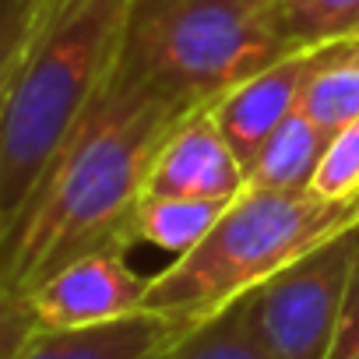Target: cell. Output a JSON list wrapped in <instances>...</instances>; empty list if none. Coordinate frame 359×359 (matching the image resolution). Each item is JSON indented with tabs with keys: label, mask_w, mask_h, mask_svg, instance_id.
I'll return each instance as SVG.
<instances>
[{
	"label": "cell",
	"mask_w": 359,
	"mask_h": 359,
	"mask_svg": "<svg viewBox=\"0 0 359 359\" xmlns=\"http://www.w3.org/2000/svg\"><path fill=\"white\" fill-rule=\"evenodd\" d=\"M271 15L296 50L359 36V0H271Z\"/></svg>",
	"instance_id": "obj_14"
},
{
	"label": "cell",
	"mask_w": 359,
	"mask_h": 359,
	"mask_svg": "<svg viewBox=\"0 0 359 359\" xmlns=\"http://www.w3.org/2000/svg\"><path fill=\"white\" fill-rule=\"evenodd\" d=\"M296 53L271 0H134L120 64L208 109L240 81Z\"/></svg>",
	"instance_id": "obj_4"
},
{
	"label": "cell",
	"mask_w": 359,
	"mask_h": 359,
	"mask_svg": "<svg viewBox=\"0 0 359 359\" xmlns=\"http://www.w3.org/2000/svg\"><path fill=\"white\" fill-rule=\"evenodd\" d=\"M134 0H57L0 99V226L109 81Z\"/></svg>",
	"instance_id": "obj_2"
},
{
	"label": "cell",
	"mask_w": 359,
	"mask_h": 359,
	"mask_svg": "<svg viewBox=\"0 0 359 359\" xmlns=\"http://www.w3.org/2000/svg\"><path fill=\"white\" fill-rule=\"evenodd\" d=\"M355 222L359 198L331 201L310 187H243V194L226 205L215 229L194 250L172 257L151 275L144 310H155L191 331Z\"/></svg>",
	"instance_id": "obj_3"
},
{
	"label": "cell",
	"mask_w": 359,
	"mask_h": 359,
	"mask_svg": "<svg viewBox=\"0 0 359 359\" xmlns=\"http://www.w3.org/2000/svg\"><path fill=\"white\" fill-rule=\"evenodd\" d=\"M247 187V169L208 109L180 120L158 144L141 194H180L233 201Z\"/></svg>",
	"instance_id": "obj_7"
},
{
	"label": "cell",
	"mask_w": 359,
	"mask_h": 359,
	"mask_svg": "<svg viewBox=\"0 0 359 359\" xmlns=\"http://www.w3.org/2000/svg\"><path fill=\"white\" fill-rule=\"evenodd\" d=\"M226 205L229 201L180 198V194H141V201L127 222V243L180 257V254L194 250L215 229Z\"/></svg>",
	"instance_id": "obj_10"
},
{
	"label": "cell",
	"mask_w": 359,
	"mask_h": 359,
	"mask_svg": "<svg viewBox=\"0 0 359 359\" xmlns=\"http://www.w3.org/2000/svg\"><path fill=\"white\" fill-rule=\"evenodd\" d=\"M327 130L317 127L299 109L289 113L271 137L257 148V155L247 165V187L250 191H303L320 165V155L327 148Z\"/></svg>",
	"instance_id": "obj_11"
},
{
	"label": "cell",
	"mask_w": 359,
	"mask_h": 359,
	"mask_svg": "<svg viewBox=\"0 0 359 359\" xmlns=\"http://www.w3.org/2000/svg\"><path fill=\"white\" fill-rule=\"evenodd\" d=\"M296 109L327 134L359 116V36L313 46Z\"/></svg>",
	"instance_id": "obj_12"
},
{
	"label": "cell",
	"mask_w": 359,
	"mask_h": 359,
	"mask_svg": "<svg viewBox=\"0 0 359 359\" xmlns=\"http://www.w3.org/2000/svg\"><path fill=\"white\" fill-rule=\"evenodd\" d=\"M53 4L57 0H0V99L11 88Z\"/></svg>",
	"instance_id": "obj_15"
},
{
	"label": "cell",
	"mask_w": 359,
	"mask_h": 359,
	"mask_svg": "<svg viewBox=\"0 0 359 359\" xmlns=\"http://www.w3.org/2000/svg\"><path fill=\"white\" fill-rule=\"evenodd\" d=\"M355 271L359 222L247 292L236 306L275 359H327Z\"/></svg>",
	"instance_id": "obj_5"
},
{
	"label": "cell",
	"mask_w": 359,
	"mask_h": 359,
	"mask_svg": "<svg viewBox=\"0 0 359 359\" xmlns=\"http://www.w3.org/2000/svg\"><path fill=\"white\" fill-rule=\"evenodd\" d=\"M310 191H317L331 201L359 198V116H352L327 137L320 165L310 180Z\"/></svg>",
	"instance_id": "obj_16"
},
{
	"label": "cell",
	"mask_w": 359,
	"mask_h": 359,
	"mask_svg": "<svg viewBox=\"0 0 359 359\" xmlns=\"http://www.w3.org/2000/svg\"><path fill=\"white\" fill-rule=\"evenodd\" d=\"M310 57H313V46L296 50V53L275 60L271 67L257 71L254 78L240 81L236 88H229L222 99H215L208 106L219 130L226 134V141L240 155L243 169L250 165L257 148L271 137V130L289 113H296L299 92H303V81L310 71Z\"/></svg>",
	"instance_id": "obj_8"
},
{
	"label": "cell",
	"mask_w": 359,
	"mask_h": 359,
	"mask_svg": "<svg viewBox=\"0 0 359 359\" xmlns=\"http://www.w3.org/2000/svg\"><path fill=\"white\" fill-rule=\"evenodd\" d=\"M198 109L127 71L116 57L109 81L0 233V285L29 296L88 250H130L127 222L148 165L172 127Z\"/></svg>",
	"instance_id": "obj_1"
},
{
	"label": "cell",
	"mask_w": 359,
	"mask_h": 359,
	"mask_svg": "<svg viewBox=\"0 0 359 359\" xmlns=\"http://www.w3.org/2000/svg\"><path fill=\"white\" fill-rule=\"evenodd\" d=\"M148 359H275V355L254 338L250 324L233 303L219 317L191 331H180L169 345H162Z\"/></svg>",
	"instance_id": "obj_13"
},
{
	"label": "cell",
	"mask_w": 359,
	"mask_h": 359,
	"mask_svg": "<svg viewBox=\"0 0 359 359\" xmlns=\"http://www.w3.org/2000/svg\"><path fill=\"white\" fill-rule=\"evenodd\" d=\"M327 359H359V271L352 278V289H348V299H345Z\"/></svg>",
	"instance_id": "obj_18"
},
{
	"label": "cell",
	"mask_w": 359,
	"mask_h": 359,
	"mask_svg": "<svg viewBox=\"0 0 359 359\" xmlns=\"http://www.w3.org/2000/svg\"><path fill=\"white\" fill-rule=\"evenodd\" d=\"M0 233H4V226H0Z\"/></svg>",
	"instance_id": "obj_19"
},
{
	"label": "cell",
	"mask_w": 359,
	"mask_h": 359,
	"mask_svg": "<svg viewBox=\"0 0 359 359\" xmlns=\"http://www.w3.org/2000/svg\"><path fill=\"white\" fill-rule=\"evenodd\" d=\"M32 331H36V317L29 299L22 292H11L8 285H0V359H15Z\"/></svg>",
	"instance_id": "obj_17"
},
{
	"label": "cell",
	"mask_w": 359,
	"mask_h": 359,
	"mask_svg": "<svg viewBox=\"0 0 359 359\" xmlns=\"http://www.w3.org/2000/svg\"><path fill=\"white\" fill-rule=\"evenodd\" d=\"M151 275L130 264L127 247L88 250L60 264L25 299L36 327H92L144 310Z\"/></svg>",
	"instance_id": "obj_6"
},
{
	"label": "cell",
	"mask_w": 359,
	"mask_h": 359,
	"mask_svg": "<svg viewBox=\"0 0 359 359\" xmlns=\"http://www.w3.org/2000/svg\"><path fill=\"white\" fill-rule=\"evenodd\" d=\"M180 331L184 327L176 320L137 310L92 327H36L15 359H148Z\"/></svg>",
	"instance_id": "obj_9"
}]
</instances>
